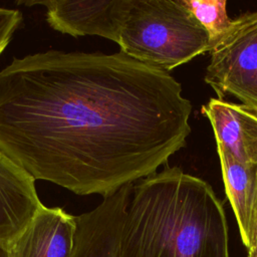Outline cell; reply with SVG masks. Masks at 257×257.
<instances>
[{
	"instance_id": "obj_2",
	"label": "cell",
	"mask_w": 257,
	"mask_h": 257,
	"mask_svg": "<svg viewBox=\"0 0 257 257\" xmlns=\"http://www.w3.org/2000/svg\"><path fill=\"white\" fill-rule=\"evenodd\" d=\"M116 257H230L223 203L211 185L178 167L137 181Z\"/></svg>"
},
{
	"instance_id": "obj_14",
	"label": "cell",
	"mask_w": 257,
	"mask_h": 257,
	"mask_svg": "<svg viewBox=\"0 0 257 257\" xmlns=\"http://www.w3.org/2000/svg\"><path fill=\"white\" fill-rule=\"evenodd\" d=\"M0 257H12L7 245L0 244Z\"/></svg>"
},
{
	"instance_id": "obj_3",
	"label": "cell",
	"mask_w": 257,
	"mask_h": 257,
	"mask_svg": "<svg viewBox=\"0 0 257 257\" xmlns=\"http://www.w3.org/2000/svg\"><path fill=\"white\" fill-rule=\"evenodd\" d=\"M117 44L127 56L168 72L212 48L180 0H128Z\"/></svg>"
},
{
	"instance_id": "obj_7",
	"label": "cell",
	"mask_w": 257,
	"mask_h": 257,
	"mask_svg": "<svg viewBox=\"0 0 257 257\" xmlns=\"http://www.w3.org/2000/svg\"><path fill=\"white\" fill-rule=\"evenodd\" d=\"M42 206L35 179L0 151V244L20 235Z\"/></svg>"
},
{
	"instance_id": "obj_6",
	"label": "cell",
	"mask_w": 257,
	"mask_h": 257,
	"mask_svg": "<svg viewBox=\"0 0 257 257\" xmlns=\"http://www.w3.org/2000/svg\"><path fill=\"white\" fill-rule=\"evenodd\" d=\"M133 184L103 198L93 210L74 216L76 224L72 257H116Z\"/></svg>"
},
{
	"instance_id": "obj_4",
	"label": "cell",
	"mask_w": 257,
	"mask_h": 257,
	"mask_svg": "<svg viewBox=\"0 0 257 257\" xmlns=\"http://www.w3.org/2000/svg\"><path fill=\"white\" fill-rule=\"evenodd\" d=\"M204 80L219 99L231 94L246 109L257 112V11L233 19L212 45Z\"/></svg>"
},
{
	"instance_id": "obj_5",
	"label": "cell",
	"mask_w": 257,
	"mask_h": 257,
	"mask_svg": "<svg viewBox=\"0 0 257 257\" xmlns=\"http://www.w3.org/2000/svg\"><path fill=\"white\" fill-rule=\"evenodd\" d=\"M25 6L42 5L46 21L54 30L74 37L96 35L118 42L128 0L17 1Z\"/></svg>"
},
{
	"instance_id": "obj_10",
	"label": "cell",
	"mask_w": 257,
	"mask_h": 257,
	"mask_svg": "<svg viewBox=\"0 0 257 257\" xmlns=\"http://www.w3.org/2000/svg\"><path fill=\"white\" fill-rule=\"evenodd\" d=\"M225 192L234 212L240 237L247 251L253 242L257 215V167L238 163L221 145L216 144Z\"/></svg>"
},
{
	"instance_id": "obj_8",
	"label": "cell",
	"mask_w": 257,
	"mask_h": 257,
	"mask_svg": "<svg viewBox=\"0 0 257 257\" xmlns=\"http://www.w3.org/2000/svg\"><path fill=\"white\" fill-rule=\"evenodd\" d=\"M76 224L62 208L44 205L7 246L12 257H72Z\"/></svg>"
},
{
	"instance_id": "obj_13",
	"label": "cell",
	"mask_w": 257,
	"mask_h": 257,
	"mask_svg": "<svg viewBox=\"0 0 257 257\" xmlns=\"http://www.w3.org/2000/svg\"><path fill=\"white\" fill-rule=\"evenodd\" d=\"M247 257H257V215H256V222L254 228V235H253V242L251 248L247 251Z\"/></svg>"
},
{
	"instance_id": "obj_12",
	"label": "cell",
	"mask_w": 257,
	"mask_h": 257,
	"mask_svg": "<svg viewBox=\"0 0 257 257\" xmlns=\"http://www.w3.org/2000/svg\"><path fill=\"white\" fill-rule=\"evenodd\" d=\"M22 22L23 16L19 10L0 7V55Z\"/></svg>"
},
{
	"instance_id": "obj_1",
	"label": "cell",
	"mask_w": 257,
	"mask_h": 257,
	"mask_svg": "<svg viewBox=\"0 0 257 257\" xmlns=\"http://www.w3.org/2000/svg\"><path fill=\"white\" fill-rule=\"evenodd\" d=\"M191 101L123 52L50 49L0 70V151L35 180L103 198L186 146Z\"/></svg>"
},
{
	"instance_id": "obj_11",
	"label": "cell",
	"mask_w": 257,
	"mask_h": 257,
	"mask_svg": "<svg viewBox=\"0 0 257 257\" xmlns=\"http://www.w3.org/2000/svg\"><path fill=\"white\" fill-rule=\"evenodd\" d=\"M208 33L212 45L230 28L232 19L227 13L226 0H180Z\"/></svg>"
},
{
	"instance_id": "obj_9",
	"label": "cell",
	"mask_w": 257,
	"mask_h": 257,
	"mask_svg": "<svg viewBox=\"0 0 257 257\" xmlns=\"http://www.w3.org/2000/svg\"><path fill=\"white\" fill-rule=\"evenodd\" d=\"M201 110L213 127L216 144L238 163L257 167V113L219 98H211Z\"/></svg>"
}]
</instances>
